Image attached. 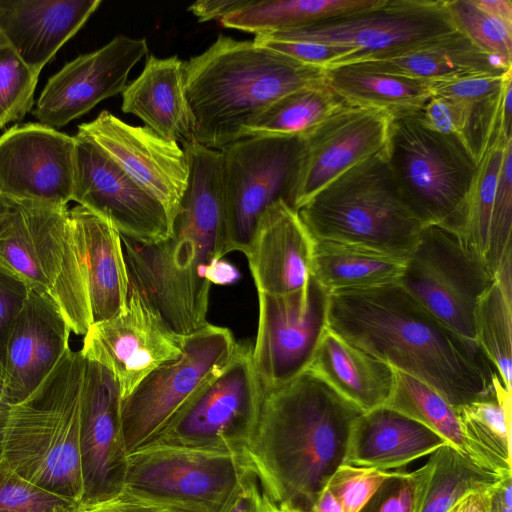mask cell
<instances>
[{
    "instance_id": "obj_61",
    "label": "cell",
    "mask_w": 512,
    "mask_h": 512,
    "mask_svg": "<svg viewBox=\"0 0 512 512\" xmlns=\"http://www.w3.org/2000/svg\"><path fill=\"white\" fill-rule=\"evenodd\" d=\"M2 378H3V365H2V362L0 360V381L2 382Z\"/></svg>"
},
{
    "instance_id": "obj_3",
    "label": "cell",
    "mask_w": 512,
    "mask_h": 512,
    "mask_svg": "<svg viewBox=\"0 0 512 512\" xmlns=\"http://www.w3.org/2000/svg\"><path fill=\"white\" fill-rule=\"evenodd\" d=\"M189 179L171 236L143 244L121 236L130 283L169 327L188 335L207 323L211 284L205 270L225 256L221 153L194 140L182 143Z\"/></svg>"
},
{
    "instance_id": "obj_28",
    "label": "cell",
    "mask_w": 512,
    "mask_h": 512,
    "mask_svg": "<svg viewBox=\"0 0 512 512\" xmlns=\"http://www.w3.org/2000/svg\"><path fill=\"white\" fill-rule=\"evenodd\" d=\"M183 61L149 55L140 75L122 92L124 113L140 118L161 137L193 140V118L183 87Z\"/></svg>"
},
{
    "instance_id": "obj_14",
    "label": "cell",
    "mask_w": 512,
    "mask_h": 512,
    "mask_svg": "<svg viewBox=\"0 0 512 512\" xmlns=\"http://www.w3.org/2000/svg\"><path fill=\"white\" fill-rule=\"evenodd\" d=\"M263 393L252 347L238 344L222 371L148 443L245 453Z\"/></svg>"
},
{
    "instance_id": "obj_37",
    "label": "cell",
    "mask_w": 512,
    "mask_h": 512,
    "mask_svg": "<svg viewBox=\"0 0 512 512\" xmlns=\"http://www.w3.org/2000/svg\"><path fill=\"white\" fill-rule=\"evenodd\" d=\"M511 141L505 138L500 119L477 161L462 226L457 233L488 270L493 204L504 151Z\"/></svg>"
},
{
    "instance_id": "obj_23",
    "label": "cell",
    "mask_w": 512,
    "mask_h": 512,
    "mask_svg": "<svg viewBox=\"0 0 512 512\" xmlns=\"http://www.w3.org/2000/svg\"><path fill=\"white\" fill-rule=\"evenodd\" d=\"M71 329L55 304L31 287L5 346L2 401L24 400L70 347Z\"/></svg>"
},
{
    "instance_id": "obj_55",
    "label": "cell",
    "mask_w": 512,
    "mask_h": 512,
    "mask_svg": "<svg viewBox=\"0 0 512 512\" xmlns=\"http://www.w3.org/2000/svg\"><path fill=\"white\" fill-rule=\"evenodd\" d=\"M488 508L489 490L466 495L447 512H488Z\"/></svg>"
},
{
    "instance_id": "obj_54",
    "label": "cell",
    "mask_w": 512,
    "mask_h": 512,
    "mask_svg": "<svg viewBox=\"0 0 512 512\" xmlns=\"http://www.w3.org/2000/svg\"><path fill=\"white\" fill-rule=\"evenodd\" d=\"M501 124L506 139H512V72L505 77L500 101Z\"/></svg>"
},
{
    "instance_id": "obj_6",
    "label": "cell",
    "mask_w": 512,
    "mask_h": 512,
    "mask_svg": "<svg viewBox=\"0 0 512 512\" xmlns=\"http://www.w3.org/2000/svg\"><path fill=\"white\" fill-rule=\"evenodd\" d=\"M297 212L314 240L356 244L406 258L425 227L403 201L386 150L342 173Z\"/></svg>"
},
{
    "instance_id": "obj_53",
    "label": "cell",
    "mask_w": 512,
    "mask_h": 512,
    "mask_svg": "<svg viewBox=\"0 0 512 512\" xmlns=\"http://www.w3.org/2000/svg\"><path fill=\"white\" fill-rule=\"evenodd\" d=\"M512 475L504 477L489 490L488 512H512Z\"/></svg>"
},
{
    "instance_id": "obj_35",
    "label": "cell",
    "mask_w": 512,
    "mask_h": 512,
    "mask_svg": "<svg viewBox=\"0 0 512 512\" xmlns=\"http://www.w3.org/2000/svg\"><path fill=\"white\" fill-rule=\"evenodd\" d=\"M383 0H249L220 20L226 28L255 36L300 28L365 11Z\"/></svg>"
},
{
    "instance_id": "obj_5",
    "label": "cell",
    "mask_w": 512,
    "mask_h": 512,
    "mask_svg": "<svg viewBox=\"0 0 512 512\" xmlns=\"http://www.w3.org/2000/svg\"><path fill=\"white\" fill-rule=\"evenodd\" d=\"M85 370L81 352L69 347L35 390L10 407L1 453L23 478L78 505Z\"/></svg>"
},
{
    "instance_id": "obj_24",
    "label": "cell",
    "mask_w": 512,
    "mask_h": 512,
    "mask_svg": "<svg viewBox=\"0 0 512 512\" xmlns=\"http://www.w3.org/2000/svg\"><path fill=\"white\" fill-rule=\"evenodd\" d=\"M315 240L298 212L282 200L260 215L246 253L257 292L285 294L310 276Z\"/></svg>"
},
{
    "instance_id": "obj_44",
    "label": "cell",
    "mask_w": 512,
    "mask_h": 512,
    "mask_svg": "<svg viewBox=\"0 0 512 512\" xmlns=\"http://www.w3.org/2000/svg\"><path fill=\"white\" fill-rule=\"evenodd\" d=\"M31 286L0 257V360L3 365L10 328L22 310Z\"/></svg>"
},
{
    "instance_id": "obj_18",
    "label": "cell",
    "mask_w": 512,
    "mask_h": 512,
    "mask_svg": "<svg viewBox=\"0 0 512 512\" xmlns=\"http://www.w3.org/2000/svg\"><path fill=\"white\" fill-rule=\"evenodd\" d=\"M72 201L110 222L121 236L143 244L168 239L174 219L89 140L75 135Z\"/></svg>"
},
{
    "instance_id": "obj_30",
    "label": "cell",
    "mask_w": 512,
    "mask_h": 512,
    "mask_svg": "<svg viewBox=\"0 0 512 512\" xmlns=\"http://www.w3.org/2000/svg\"><path fill=\"white\" fill-rule=\"evenodd\" d=\"M357 64L428 82L481 75L504 76L512 71V67L502 66L458 30L430 42Z\"/></svg>"
},
{
    "instance_id": "obj_60",
    "label": "cell",
    "mask_w": 512,
    "mask_h": 512,
    "mask_svg": "<svg viewBox=\"0 0 512 512\" xmlns=\"http://www.w3.org/2000/svg\"><path fill=\"white\" fill-rule=\"evenodd\" d=\"M66 512H88V511L85 508L78 506V507L72 508Z\"/></svg>"
},
{
    "instance_id": "obj_47",
    "label": "cell",
    "mask_w": 512,
    "mask_h": 512,
    "mask_svg": "<svg viewBox=\"0 0 512 512\" xmlns=\"http://www.w3.org/2000/svg\"><path fill=\"white\" fill-rule=\"evenodd\" d=\"M417 115L429 129L441 134L456 135L463 140L469 116L466 103L441 96H432L417 111Z\"/></svg>"
},
{
    "instance_id": "obj_2",
    "label": "cell",
    "mask_w": 512,
    "mask_h": 512,
    "mask_svg": "<svg viewBox=\"0 0 512 512\" xmlns=\"http://www.w3.org/2000/svg\"><path fill=\"white\" fill-rule=\"evenodd\" d=\"M362 413L307 370L264 391L245 455L277 512L312 511L344 463L353 424Z\"/></svg>"
},
{
    "instance_id": "obj_19",
    "label": "cell",
    "mask_w": 512,
    "mask_h": 512,
    "mask_svg": "<svg viewBox=\"0 0 512 512\" xmlns=\"http://www.w3.org/2000/svg\"><path fill=\"white\" fill-rule=\"evenodd\" d=\"M77 135L95 145L175 220L189 179L183 147L147 126L130 125L107 110L79 125Z\"/></svg>"
},
{
    "instance_id": "obj_1",
    "label": "cell",
    "mask_w": 512,
    "mask_h": 512,
    "mask_svg": "<svg viewBox=\"0 0 512 512\" xmlns=\"http://www.w3.org/2000/svg\"><path fill=\"white\" fill-rule=\"evenodd\" d=\"M327 323L455 408L493 393L496 370L478 344L444 325L398 283L330 292Z\"/></svg>"
},
{
    "instance_id": "obj_57",
    "label": "cell",
    "mask_w": 512,
    "mask_h": 512,
    "mask_svg": "<svg viewBox=\"0 0 512 512\" xmlns=\"http://www.w3.org/2000/svg\"><path fill=\"white\" fill-rule=\"evenodd\" d=\"M311 512H343L342 507L332 492L325 488L317 501L315 502Z\"/></svg>"
},
{
    "instance_id": "obj_7",
    "label": "cell",
    "mask_w": 512,
    "mask_h": 512,
    "mask_svg": "<svg viewBox=\"0 0 512 512\" xmlns=\"http://www.w3.org/2000/svg\"><path fill=\"white\" fill-rule=\"evenodd\" d=\"M386 159L411 212L427 225L459 232L477 163L462 140L426 127L417 112L392 115Z\"/></svg>"
},
{
    "instance_id": "obj_17",
    "label": "cell",
    "mask_w": 512,
    "mask_h": 512,
    "mask_svg": "<svg viewBox=\"0 0 512 512\" xmlns=\"http://www.w3.org/2000/svg\"><path fill=\"white\" fill-rule=\"evenodd\" d=\"M76 138L41 123L0 135V196L12 204L64 209L72 201Z\"/></svg>"
},
{
    "instance_id": "obj_34",
    "label": "cell",
    "mask_w": 512,
    "mask_h": 512,
    "mask_svg": "<svg viewBox=\"0 0 512 512\" xmlns=\"http://www.w3.org/2000/svg\"><path fill=\"white\" fill-rule=\"evenodd\" d=\"M493 393L456 408L465 440L480 466L503 476L512 475L511 390L493 376Z\"/></svg>"
},
{
    "instance_id": "obj_50",
    "label": "cell",
    "mask_w": 512,
    "mask_h": 512,
    "mask_svg": "<svg viewBox=\"0 0 512 512\" xmlns=\"http://www.w3.org/2000/svg\"><path fill=\"white\" fill-rule=\"evenodd\" d=\"M220 512H277L264 497L251 468L245 471Z\"/></svg>"
},
{
    "instance_id": "obj_26",
    "label": "cell",
    "mask_w": 512,
    "mask_h": 512,
    "mask_svg": "<svg viewBox=\"0 0 512 512\" xmlns=\"http://www.w3.org/2000/svg\"><path fill=\"white\" fill-rule=\"evenodd\" d=\"M68 217L92 323L112 318L125 307L130 286L121 235L110 222L80 205L69 209Z\"/></svg>"
},
{
    "instance_id": "obj_39",
    "label": "cell",
    "mask_w": 512,
    "mask_h": 512,
    "mask_svg": "<svg viewBox=\"0 0 512 512\" xmlns=\"http://www.w3.org/2000/svg\"><path fill=\"white\" fill-rule=\"evenodd\" d=\"M393 371V387L384 406L423 424L473 459L456 408L426 383L397 369Z\"/></svg>"
},
{
    "instance_id": "obj_56",
    "label": "cell",
    "mask_w": 512,
    "mask_h": 512,
    "mask_svg": "<svg viewBox=\"0 0 512 512\" xmlns=\"http://www.w3.org/2000/svg\"><path fill=\"white\" fill-rule=\"evenodd\" d=\"M485 13L512 24V2L510 0H473Z\"/></svg>"
},
{
    "instance_id": "obj_38",
    "label": "cell",
    "mask_w": 512,
    "mask_h": 512,
    "mask_svg": "<svg viewBox=\"0 0 512 512\" xmlns=\"http://www.w3.org/2000/svg\"><path fill=\"white\" fill-rule=\"evenodd\" d=\"M343 102L326 82L298 89L270 105L241 138L304 136Z\"/></svg>"
},
{
    "instance_id": "obj_16",
    "label": "cell",
    "mask_w": 512,
    "mask_h": 512,
    "mask_svg": "<svg viewBox=\"0 0 512 512\" xmlns=\"http://www.w3.org/2000/svg\"><path fill=\"white\" fill-rule=\"evenodd\" d=\"M184 340L185 335L174 332L130 283L125 307L112 318L92 323L79 351L110 371L124 399L153 370L179 358Z\"/></svg>"
},
{
    "instance_id": "obj_52",
    "label": "cell",
    "mask_w": 512,
    "mask_h": 512,
    "mask_svg": "<svg viewBox=\"0 0 512 512\" xmlns=\"http://www.w3.org/2000/svg\"><path fill=\"white\" fill-rule=\"evenodd\" d=\"M205 278L212 285H232L238 282L241 274L237 267L227 260L214 259L205 270Z\"/></svg>"
},
{
    "instance_id": "obj_32",
    "label": "cell",
    "mask_w": 512,
    "mask_h": 512,
    "mask_svg": "<svg viewBox=\"0 0 512 512\" xmlns=\"http://www.w3.org/2000/svg\"><path fill=\"white\" fill-rule=\"evenodd\" d=\"M430 455L414 471V512H447L466 495L490 490L506 477L480 466L450 443Z\"/></svg>"
},
{
    "instance_id": "obj_11",
    "label": "cell",
    "mask_w": 512,
    "mask_h": 512,
    "mask_svg": "<svg viewBox=\"0 0 512 512\" xmlns=\"http://www.w3.org/2000/svg\"><path fill=\"white\" fill-rule=\"evenodd\" d=\"M493 279L456 232L427 225L397 283L444 325L477 343L475 309Z\"/></svg>"
},
{
    "instance_id": "obj_41",
    "label": "cell",
    "mask_w": 512,
    "mask_h": 512,
    "mask_svg": "<svg viewBox=\"0 0 512 512\" xmlns=\"http://www.w3.org/2000/svg\"><path fill=\"white\" fill-rule=\"evenodd\" d=\"M39 75L0 33V129L32 110Z\"/></svg>"
},
{
    "instance_id": "obj_59",
    "label": "cell",
    "mask_w": 512,
    "mask_h": 512,
    "mask_svg": "<svg viewBox=\"0 0 512 512\" xmlns=\"http://www.w3.org/2000/svg\"><path fill=\"white\" fill-rule=\"evenodd\" d=\"M13 204L0 196V226L3 224L12 209Z\"/></svg>"
},
{
    "instance_id": "obj_8",
    "label": "cell",
    "mask_w": 512,
    "mask_h": 512,
    "mask_svg": "<svg viewBox=\"0 0 512 512\" xmlns=\"http://www.w3.org/2000/svg\"><path fill=\"white\" fill-rule=\"evenodd\" d=\"M68 210L13 204L0 226V257L84 336L92 318Z\"/></svg>"
},
{
    "instance_id": "obj_46",
    "label": "cell",
    "mask_w": 512,
    "mask_h": 512,
    "mask_svg": "<svg viewBox=\"0 0 512 512\" xmlns=\"http://www.w3.org/2000/svg\"><path fill=\"white\" fill-rule=\"evenodd\" d=\"M415 472L387 478L359 512H414Z\"/></svg>"
},
{
    "instance_id": "obj_42",
    "label": "cell",
    "mask_w": 512,
    "mask_h": 512,
    "mask_svg": "<svg viewBox=\"0 0 512 512\" xmlns=\"http://www.w3.org/2000/svg\"><path fill=\"white\" fill-rule=\"evenodd\" d=\"M78 506L26 480L0 456V512H66Z\"/></svg>"
},
{
    "instance_id": "obj_58",
    "label": "cell",
    "mask_w": 512,
    "mask_h": 512,
    "mask_svg": "<svg viewBox=\"0 0 512 512\" xmlns=\"http://www.w3.org/2000/svg\"><path fill=\"white\" fill-rule=\"evenodd\" d=\"M10 407L11 406L5 404L2 401V382L0 381V456L2 453V442H3L4 430L6 427Z\"/></svg>"
},
{
    "instance_id": "obj_21",
    "label": "cell",
    "mask_w": 512,
    "mask_h": 512,
    "mask_svg": "<svg viewBox=\"0 0 512 512\" xmlns=\"http://www.w3.org/2000/svg\"><path fill=\"white\" fill-rule=\"evenodd\" d=\"M148 50L144 38L118 35L101 48L79 55L48 79L33 116L57 129L88 113L102 100L124 91L130 71Z\"/></svg>"
},
{
    "instance_id": "obj_43",
    "label": "cell",
    "mask_w": 512,
    "mask_h": 512,
    "mask_svg": "<svg viewBox=\"0 0 512 512\" xmlns=\"http://www.w3.org/2000/svg\"><path fill=\"white\" fill-rule=\"evenodd\" d=\"M395 472L342 464L326 488L336 497L343 512H359L379 486Z\"/></svg>"
},
{
    "instance_id": "obj_31",
    "label": "cell",
    "mask_w": 512,
    "mask_h": 512,
    "mask_svg": "<svg viewBox=\"0 0 512 512\" xmlns=\"http://www.w3.org/2000/svg\"><path fill=\"white\" fill-rule=\"evenodd\" d=\"M406 257L361 245L315 240L311 275L329 292L397 283Z\"/></svg>"
},
{
    "instance_id": "obj_22",
    "label": "cell",
    "mask_w": 512,
    "mask_h": 512,
    "mask_svg": "<svg viewBox=\"0 0 512 512\" xmlns=\"http://www.w3.org/2000/svg\"><path fill=\"white\" fill-rule=\"evenodd\" d=\"M121 400L110 371L86 360L80 422V506L106 500L125 487L128 452L122 430Z\"/></svg>"
},
{
    "instance_id": "obj_29",
    "label": "cell",
    "mask_w": 512,
    "mask_h": 512,
    "mask_svg": "<svg viewBox=\"0 0 512 512\" xmlns=\"http://www.w3.org/2000/svg\"><path fill=\"white\" fill-rule=\"evenodd\" d=\"M362 412L384 406L390 396L393 368L360 349L328 326L306 369Z\"/></svg>"
},
{
    "instance_id": "obj_13",
    "label": "cell",
    "mask_w": 512,
    "mask_h": 512,
    "mask_svg": "<svg viewBox=\"0 0 512 512\" xmlns=\"http://www.w3.org/2000/svg\"><path fill=\"white\" fill-rule=\"evenodd\" d=\"M456 30L445 0H383L365 11L260 36L348 49L351 55L339 64L345 65L400 52Z\"/></svg>"
},
{
    "instance_id": "obj_33",
    "label": "cell",
    "mask_w": 512,
    "mask_h": 512,
    "mask_svg": "<svg viewBox=\"0 0 512 512\" xmlns=\"http://www.w3.org/2000/svg\"><path fill=\"white\" fill-rule=\"evenodd\" d=\"M325 82L345 102L378 108L391 116L417 112L433 96L431 82L357 63L326 69Z\"/></svg>"
},
{
    "instance_id": "obj_48",
    "label": "cell",
    "mask_w": 512,
    "mask_h": 512,
    "mask_svg": "<svg viewBox=\"0 0 512 512\" xmlns=\"http://www.w3.org/2000/svg\"><path fill=\"white\" fill-rule=\"evenodd\" d=\"M507 74L504 76H469L448 81L431 82V91L433 96L463 102L486 100L496 97L502 92Z\"/></svg>"
},
{
    "instance_id": "obj_27",
    "label": "cell",
    "mask_w": 512,
    "mask_h": 512,
    "mask_svg": "<svg viewBox=\"0 0 512 512\" xmlns=\"http://www.w3.org/2000/svg\"><path fill=\"white\" fill-rule=\"evenodd\" d=\"M443 437L386 406L363 412L354 422L343 464L388 471L429 455Z\"/></svg>"
},
{
    "instance_id": "obj_4",
    "label": "cell",
    "mask_w": 512,
    "mask_h": 512,
    "mask_svg": "<svg viewBox=\"0 0 512 512\" xmlns=\"http://www.w3.org/2000/svg\"><path fill=\"white\" fill-rule=\"evenodd\" d=\"M182 73L193 140L220 151L281 97L324 83L326 69L218 35L204 52L183 61Z\"/></svg>"
},
{
    "instance_id": "obj_12",
    "label": "cell",
    "mask_w": 512,
    "mask_h": 512,
    "mask_svg": "<svg viewBox=\"0 0 512 512\" xmlns=\"http://www.w3.org/2000/svg\"><path fill=\"white\" fill-rule=\"evenodd\" d=\"M125 487L186 512H220L250 468L245 453L147 443L128 454Z\"/></svg>"
},
{
    "instance_id": "obj_40",
    "label": "cell",
    "mask_w": 512,
    "mask_h": 512,
    "mask_svg": "<svg viewBox=\"0 0 512 512\" xmlns=\"http://www.w3.org/2000/svg\"><path fill=\"white\" fill-rule=\"evenodd\" d=\"M455 28L504 67H512V24L478 8L473 0H445Z\"/></svg>"
},
{
    "instance_id": "obj_15",
    "label": "cell",
    "mask_w": 512,
    "mask_h": 512,
    "mask_svg": "<svg viewBox=\"0 0 512 512\" xmlns=\"http://www.w3.org/2000/svg\"><path fill=\"white\" fill-rule=\"evenodd\" d=\"M257 294L258 326L252 361L263 391H268L306 371L328 326L330 292L311 275L299 290Z\"/></svg>"
},
{
    "instance_id": "obj_10",
    "label": "cell",
    "mask_w": 512,
    "mask_h": 512,
    "mask_svg": "<svg viewBox=\"0 0 512 512\" xmlns=\"http://www.w3.org/2000/svg\"><path fill=\"white\" fill-rule=\"evenodd\" d=\"M230 329L206 323L185 335L183 353L153 370L121 400L128 454L153 440L234 357Z\"/></svg>"
},
{
    "instance_id": "obj_51",
    "label": "cell",
    "mask_w": 512,
    "mask_h": 512,
    "mask_svg": "<svg viewBox=\"0 0 512 512\" xmlns=\"http://www.w3.org/2000/svg\"><path fill=\"white\" fill-rule=\"evenodd\" d=\"M249 0H200L188 7L199 22L221 20L229 13L246 5Z\"/></svg>"
},
{
    "instance_id": "obj_36",
    "label": "cell",
    "mask_w": 512,
    "mask_h": 512,
    "mask_svg": "<svg viewBox=\"0 0 512 512\" xmlns=\"http://www.w3.org/2000/svg\"><path fill=\"white\" fill-rule=\"evenodd\" d=\"M512 255L508 256L490 286L478 300L475 338L502 382L511 390L512 356Z\"/></svg>"
},
{
    "instance_id": "obj_25",
    "label": "cell",
    "mask_w": 512,
    "mask_h": 512,
    "mask_svg": "<svg viewBox=\"0 0 512 512\" xmlns=\"http://www.w3.org/2000/svg\"><path fill=\"white\" fill-rule=\"evenodd\" d=\"M101 0H0V33L36 73L101 5Z\"/></svg>"
},
{
    "instance_id": "obj_45",
    "label": "cell",
    "mask_w": 512,
    "mask_h": 512,
    "mask_svg": "<svg viewBox=\"0 0 512 512\" xmlns=\"http://www.w3.org/2000/svg\"><path fill=\"white\" fill-rule=\"evenodd\" d=\"M252 41L299 62L325 69L339 65L351 55L348 49L317 43L275 40L260 35Z\"/></svg>"
},
{
    "instance_id": "obj_49",
    "label": "cell",
    "mask_w": 512,
    "mask_h": 512,
    "mask_svg": "<svg viewBox=\"0 0 512 512\" xmlns=\"http://www.w3.org/2000/svg\"><path fill=\"white\" fill-rule=\"evenodd\" d=\"M81 507L88 512H186L172 504L127 488L106 500Z\"/></svg>"
},
{
    "instance_id": "obj_20",
    "label": "cell",
    "mask_w": 512,
    "mask_h": 512,
    "mask_svg": "<svg viewBox=\"0 0 512 512\" xmlns=\"http://www.w3.org/2000/svg\"><path fill=\"white\" fill-rule=\"evenodd\" d=\"M390 118L384 110L344 101L302 136L293 208L297 211L342 173L385 151Z\"/></svg>"
},
{
    "instance_id": "obj_9",
    "label": "cell",
    "mask_w": 512,
    "mask_h": 512,
    "mask_svg": "<svg viewBox=\"0 0 512 512\" xmlns=\"http://www.w3.org/2000/svg\"><path fill=\"white\" fill-rule=\"evenodd\" d=\"M302 147V136L244 137L220 150L225 255H246L269 205L282 200L293 208Z\"/></svg>"
}]
</instances>
